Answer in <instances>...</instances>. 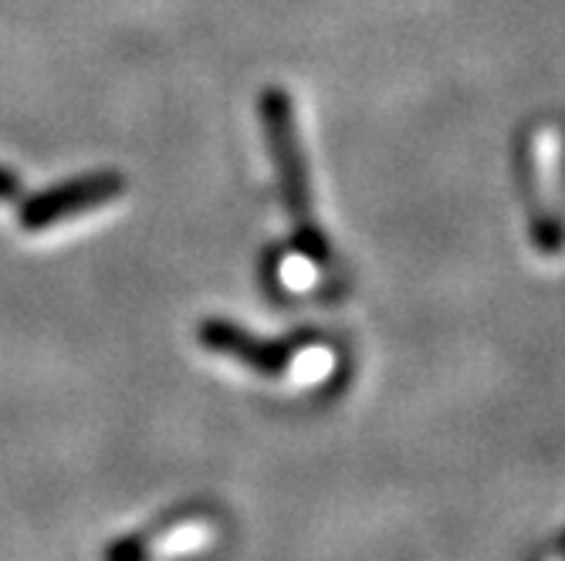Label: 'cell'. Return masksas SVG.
Wrapping results in <instances>:
<instances>
[{
	"label": "cell",
	"mask_w": 565,
	"mask_h": 561,
	"mask_svg": "<svg viewBox=\"0 0 565 561\" xmlns=\"http://www.w3.org/2000/svg\"><path fill=\"white\" fill-rule=\"evenodd\" d=\"M258 112H262V129H265L268 149H271V163L278 170L281 199H285L288 217L295 224V234L301 240V250L312 253V258H326L329 244H326L322 227L316 220L312 186H308V166H305V152L298 142L288 91L285 88H265L262 101H258Z\"/></svg>",
	"instance_id": "cell-1"
},
{
	"label": "cell",
	"mask_w": 565,
	"mask_h": 561,
	"mask_svg": "<svg viewBox=\"0 0 565 561\" xmlns=\"http://www.w3.org/2000/svg\"><path fill=\"white\" fill-rule=\"evenodd\" d=\"M126 176L119 170H88L78 176H68L62 183H51L38 193H31L21 211L18 224L24 234H44L51 227L72 224L85 214H95L109 203L126 196Z\"/></svg>",
	"instance_id": "cell-2"
},
{
	"label": "cell",
	"mask_w": 565,
	"mask_h": 561,
	"mask_svg": "<svg viewBox=\"0 0 565 561\" xmlns=\"http://www.w3.org/2000/svg\"><path fill=\"white\" fill-rule=\"evenodd\" d=\"M552 166H555V152H552V136L542 132L532 145L522 152V183H525V207H529V224L535 247L545 253H558L565 244L562 217L555 211V199L548 196L552 183Z\"/></svg>",
	"instance_id": "cell-3"
},
{
	"label": "cell",
	"mask_w": 565,
	"mask_h": 561,
	"mask_svg": "<svg viewBox=\"0 0 565 561\" xmlns=\"http://www.w3.org/2000/svg\"><path fill=\"white\" fill-rule=\"evenodd\" d=\"M196 338H200V345L207 348V352L227 355V359L254 369L258 376H281L291 366V355H295V345L291 342L258 338V335L244 332L241 325H234L227 319H207V322H200Z\"/></svg>",
	"instance_id": "cell-4"
},
{
	"label": "cell",
	"mask_w": 565,
	"mask_h": 561,
	"mask_svg": "<svg viewBox=\"0 0 565 561\" xmlns=\"http://www.w3.org/2000/svg\"><path fill=\"white\" fill-rule=\"evenodd\" d=\"M18 196H21V176L11 166L0 163V203H11Z\"/></svg>",
	"instance_id": "cell-5"
}]
</instances>
